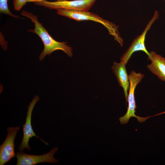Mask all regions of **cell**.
Masks as SVG:
<instances>
[{"label":"cell","instance_id":"cell-1","mask_svg":"<svg viewBox=\"0 0 165 165\" xmlns=\"http://www.w3.org/2000/svg\"><path fill=\"white\" fill-rule=\"evenodd\" d=\"M21 15L30 19L35 24L33 29H29L28 31L37 34L42 40L44 48L39 56L40 61H42L45 56L50 54L55 51L60 50L64 52L67 56L71 57L73 55L72 48L66 42H59L54 39L48 31L38 20V16L31 12L22 10Z\"/></svg>","mask_w":165,"mask_h":165},{"label":"cell","instance_id":"cell-11","mask_svg":"<svg viewBox=\"0 0 165 165\" xmlns=\"http://www.w3.org/2000/svg\"><path fill=\"white\" fill-rule=\"evenodd\" d=\"M8 0H0V12L15 18H20L17 15L13 14L9 10L7 4Z\"/></svg>","mask_w":165,"mask_h":165},{"label":"cell","instance_id":"cell-5","mask_svg":"<svg viewBox=\"0 0 165 165\" xmlns=\"http://www.w3.org/2000/svg\"><path fill=\"white\" fill-rule=\"evenodd\" d=\"M159 14L157 10H156L152 17L149 20L142 33L135 38L131 45L121 57V61L126 64L133 53L136 51H142L150 57L151 54L147 50L145 45L146 35L148 31L155 21L159 18Z\"/></svg>","mask_w":165,"mask_h":165},{"label":"cell","instance_id":"cell-10","mask_svg":"<svg viewBox=\"0 0 165 165\" xmlns=\"http://www.w3.org/2000/svg\"><path fill=\"white\" fill-rule=\"evenodd\" d=\"M126 65L125 64L121 61L119 63L114 62L112 68L119 86L123 89L127 103L130 82L129 76L126 68Z\"/></svg>","mask_w":165,"mask_h":165},{"label":"cell","instance_id":"cell-4","mask_svg":"<svg viewBox=\"0 0 165 165\" xmlns=\"http://www.w3.org/2000/svg\"><path fill=\"white\" fill-rule=\"evenodd\" d=\"M97 0H62L49 1L47 0H28V2L50 9H65L89 11Z\"/></svg>","mask_w":165,"mask_h":165},{"label":"cell","instance_id":"cell-13","mask_svg":"<svg viewBox=\"0 0 165 165\" xmlns=\"http://www.w3.org/2000/svg\"><path fill=\"white\" fill-rule=\"evenodd\" d=\"M165 1V0H164Z\"/></svg>","mask_w":165,"mask_h":165},{"label":"cell","instance_id":"cell-9","mask_svg":"<svg viewBox=\"0 0 165 165\" xmlns=\"http://www.w3.org/2000/svg\"><path fill=\"white\" fill-rule=\"evenodd\" d=\"M150 53L151 56L148 59L151 63L147 65V68L159 79L165 81V58L154 51Z\"/></svg>","mask_w":165,"mask_h":165},{"label":"cell","instance_id":"cell-6","mask_svg":"<svg viewBox=\"0 0 165 165\" xmlns=\"http://www.w3.org/2000/svg\"><path fill=\"white\" fill-rule=\"evenodd\" d=\"M39 97L38 95L35 96L32 101L29 103L28 107L26 121L25 124L22 125L23 127V136L21 142L19 147L20 152H23L25 148L30 151V147L28 145V142L30 138L35 137L39 138L46 145L49 144L38 137L34 132L31 124V118L32 112L35 104L39 100Z\"/></svg>","mask_w":165,"mask_h":165},{"label":"cell","instance_id":"cell-3","mask_svg":"<svg viewBox=\"0 0 165 165\" xmlns=\"http://www.w3.org/2000/svg\"><path fill=\"white\" fill-rule=\"evenodd\" d=\"M130 86L129 93L128 95L127 101L128 102V107L125 114L119 119L121 124L127 123L130 118H136L139 123H143L147 119L152 116L146 117H142L135 115V109L137 108L135 104L134 97V91L136 86L141 80L144 76V75L140 72L136 73L133 70L128 75Z\"/></svg>","mask_w":165,"mask_h":165},{"label":"cell","instance_id":"cell-12","mask_svg":"<svg viewBox=\"0 0 165 165\" xmlns=\"http://www.w3.org/2000/svg\"><path fill=\"white\" fill-rule=\"evenodd\" d=\"M28 0H13V5L14 9L17 11H20L28 2Z\"/></svg>","mask_w":165,"mask_h":165},{"label":"cell","instance_id":"cell-7","mask_svg":"<svg viewBox=\"0 0 165 165\" xmlns=\"http://www.w3.org/2000/svg\"><path fill=\"white\" fill-rule=\"evenodd\" d=\"M19 129V127H10L7 129L6 137L0 146V165H4L16 156L14 152V141Z\"/></svg>","mask_w":165,"mask_h":165},{"label":"cell","instance_id":"cell-2","mask_svg":"<svg viewBox=\"0 0 165 165\" xmlns=\"http://www.w3.org/2000/svg\"><path fill=\"white\" fill-rule=\"evenodd\" d=\"M57 13L59 15L77 21L90 20L102 24L107 29L109 33L113 36L115 40L117 41L121 46H123V41L118 31L119 26L103 19L97 15L89 11L65 9L57 10Z\"/></svg>","mask_w":165,"mask_h":165},{"label":"cell","instance_id":"cell-8","mask_svg":"<svg viewBox=\"0 0 165 165\" xmlns=\"http://www.w3.org/2000/svg\"><path fill=\"white\" fill-rule=\"evenodd\" d=\"M58 150L57 147L52 148L48 153L40 155L28 154L23 152H16L17 165H34L43 162L50 163H58V160L53 157Z\"/></svg>","mask_w":165,"mask_h":165}]
</instances>
